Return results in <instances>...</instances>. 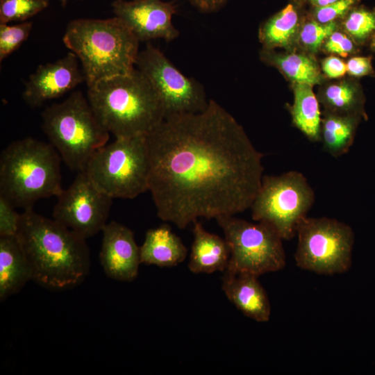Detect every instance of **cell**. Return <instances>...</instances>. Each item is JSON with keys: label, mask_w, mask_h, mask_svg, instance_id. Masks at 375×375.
Listing matches in <instances>:
<instances>
[{"label": "cell", "mask_w": 375, "mask_h": 375, "mask_svg": "<svg viewBox=\"0 0 375 375\" xmlns=\"http://www.w3.org/2000/svg\"><path fill=\"white\" fill-rule=\"evenodd\" d=\"M149 191L158 217L183 229L199 217L250 208L263 176V154L213 99L199 112L166 117L146 135Z\"/></svg>", "instance_id": "1"}, {"label": "cell", "mask_w": 375, "mask_h": 375, "mask_svg": "<svg viewBox=\"0 0 375 375\" xmlns=\"http://www.w3.org/2000/svg\"><path fill=\"white\" fill-rule=\"evenodd\" d=\"M17 237L28 260L33 279L51 290L73 288L90 272L86 240L33 208L21 214Z\"/></svg>", "instance_id": "2"}, {"label": "cell", "mask_w": 375, "mask_h": 375, "mask_svg": "<svg viewBox=\"0 0 375 375\" xmlns=\"http://www.w3.org/2000/svg\"><path fill=\"white\" fill-rule=\"evenodd\" d=\"M88 99L99 121L115 138L147 135L165 118L159 96L137 68L88 87Z\"/></svg>", "instance_id": "3"}, {"label": "cell", "mask_w": 375, "mask_h": 375, "mask_svg": "<svg viewBox=\"0 0 375 375\" xmlns=\"http://www.w3.org/2000/svg\"><path fill=\"white\" fill-rule=\"evenodd\" d=\"M62 40L81 61L88 88L135 68L140 41L117 17L74 19Z\"/></svg>", "instance_id": "4"}, {"label": "cell", "mask_w": 375, "mask_h": 375, "mask_svg": "<svg viewBox=\"0 0 375 375\" xmlns=\"http://www.w3.org/2000/svg\"><path fill=\"white\" fill-rule=\"evenodd\" d=\"M61 160L50 143L31 137L11 142L0 156V196L24 209L57 197L63 189Z\"/></svg>", "instance_id": "5"}, {"label": "cell", "mask_w": 375, "mask_h": 375, "mask_svg": "<svg viewBox=\"0 0 375 375\" xmlns=\"http://www.w3.org/2000/svg\"><path fill=\"white\" fill-rule=\"evenodd\" d=\"M42 128L49 143L72 170L84 172L90 158L107 144L110 133L95 115L80 91L42 112Z\"/></svg>", "instance_id": "6"}, {"label": "cell", "mask_w": 375, "mask_h": 375, "mask_svg": "<svg viewBox=\"0 0 375 375\" xmlns=\"http://www.w3.org/2000/svg\"><path fill=\"white\" fill-rule=\"evenodd\" d=\"M150 163L146 135L117 138L97 150L84 172L112 199H134L149 191Z\"/></svg>", "instance_id": "7"}, {"label": "cell", "mask_w": 375, "mask_h": 375, "mask_svg": "<svg viewBox=\"0 0 375 375\" xmlns=\"http://www.w3.org/2000/svg\"><path fill=\"white\" fill-rule=\"evenodd\" d=\"M230 249V259L224 272L260 276L283 269L286 256L283 238L265 222H249L233 216L216 219Z\"/></svg>", "instance_id": "8"}, {"label": "cell", "mask_w": 375, "mask_h": 375, "mask_svg": "<svg viewBox=\"0 0 375 375\" xmlns=\"http://www.w3.org/2000/svg\"><path fill=\"white\" fill-rule=\"evenodd\" d=\"M296 235L298 267L321 275L342 274L350 269L354 233L348 224L333 218L305 217Z\"/></svg>", "instance_id": "9"}, {"label": "cell", "mask_w": 375, "mask_h": 375, "mask_svg": "<svg viewBox=\"0 0 375 375\" xmlns=\"http://www.w3.org/2000/svg\"><path fill=\"white\" fill-rule=\"evenodd\" d=\"M315 198L313 189L299 172L265 175L250 208L251 217L255 222L271 224L283 240H290Z\"/></svg>", "instance_id": "10"}, {"label": "cell", "mask_w": 375, "mask_h": 375, "mask_svg": "<svg viewBox=\"0 0 375 375\" xmlns=\"http://www.w3.org/2000/svg\"><path fill=\"white\" fill-rule=\"evenodd\" d=\"M136 68L150 82L159 96L165 117L204 110L209 103L203 86L181 73L157 48L151 44L139 51Z\"/></svg>", "instance_id": "11"}, {"label": "cell", "mask_w": 375, "mask_h": 375, "mask_svg": "<svg viewBox=\"0 0 375 375\" xmlns=\"http://www.w3.org/2000/svg\"><path fill=\"white\" fill-rule=\"evenodd\" d=\"M53 219L84 239L108 223L112 198L101 191L83 172L56 197Z\"/></svg>", "instance_id": "12"}, {"label": "cell", "mask_w": 375, "mask_h": 375, "mask_svg": "<svg viewBox=\"0 0 375 375\" xmlns=\"http://www.w3.org/2000/svg\"><path fill=\"white\" fill-rule=\"evenodd\" d=\"M112 6L140 42L163 39L167 42L179 34L172 23L176 6L162 0H115Z\"/></svg>", "instance_id": "13"}, {"label": "cell", "mask_w": 375, "mask_h": 375, "mask_svg": "<svg viewBox=\"0 0 375 375\" xmlns=\"http://www.w3.org/2000/svg\"><path fill=\"white\" fill-rule=\"evenodd\" d=\"M84 81L78 58L70 51L55 62L39 65L26 82L22 97L30 106L40 107L45 101L74 90Z\"/></svg>", "instance_id": "14"}, {"label": "cell", "mask_w": 375, "mask_h": 375, "mask_svg": "<svg viewBox=\"0 0 375 375\" xmlns=\"http://www.w3.org/2000/svg\"><path fill=\"white\" fill-rule=\"evenodd\" d=\"M101 232L99 259L105 273L117 281H133L141 264L140 247L135 240L133 232L115 221L107 223Z\"/></svg>", "instance_id": "15"}, {"label": "cell", "mask_w": 375, "mask_h": 375, "mask_svg": "<svg viewBox=\"0 0 375 375\" xmlns=\"http://www.w3.org/2000/svg\"><path fill=\"white\" fill-rule=\"evenodd\" d=\"M222 289L227 299L247 317L258 322L269 320L270 302L258 276L224 272Z\"/></svg>", "instance_id": "16"}, {"label": "cell", "mask_w": 375, "mask_h": 375, "mask_svg": "<svg viewBox=\"0 0 375 375\" xmlns=\"http://www.w3.org/2000/svg\"><path fill=\"white\" fill-rule=\"evenodd\" d=\"M192 232L189 270L194 274L224 272L231 255L226 240L207 231L197 220L193 222Z\"/></svg>", "instance_id": "17"}, {"label": "cell", "mask_w": 375, "mask_h": 375, "mask_svg": "<svg viewBox=\"0 0 375 375\" xmlns=\"http://www.w3.org/2000/svg\"><path fill=\"white\" fill-rule=\"evenodd\" d=\"M33 279L28 260L17 235L0 236V300L17 293Z\"/></svg>", "instance_id": "18"}, {"label": "cell", "mask_w": 375, "mask_h": 375, "mask_svg": "<svg viewBox=\"0 0 375 375\" xmlns=\"http://www.w3.org/2000/svg\"><path fill=\"white\" fill-rule=\"evenodd\" d=\"M188 249L167 224L149 229L140 247L141 263L172 267L183 262Z\"/></svg>", "instance_id": "19"}, {"label": "cell", "mask_w": 375, "mask_h": 375, "mask_svg": "<svg viewBox=\"0 0 375 375\" xmlns=\"http://www.w3.org/2000/svg\"><path fill=\"white\" fill-rule=\"evenodd\" d=\"M360 117L327 112L321 122L322 149L334 157L347 153L352 145Z\"/></svg>", "instance_id": "20"}, {"label": "cell", "mask_w": 375, "mask_h": 375, "mask_svg": "<svg viewBox=\"0 0 375 375\" xmlns=\"http://www.w3.org/2000/svg\"><path fill=\"white\" fill-rule=\"evenodd\" d=\"M292 122L310 140L320 141L321 112L312 86L295 83L290 107Z\"/></svg>", "instance_id": "21"}, {"label": "cell", "mask_w": 375, "mask_h": 375, "mask_svg": "<svg viewBox=\"0 0 375 375\" xmlns=\"http://www.w3.org/2000/svg\"><path fill=\"white\" fill-rule=\"evenodd\" d=\"M300 14L294 3H290L267 19L260 31V38L267 49L287 46L298 29Z\"/></svg>", "instance_id": "22"}, {"label": "cell", "mask_w": 375, "mask_h": 375, "mask_svg": "<svg viewBox=\"0 0 375 375\" xmlns=\"http://www.w3.org/2000/svg\"><path fill=\"white\" fill-rule=\"evenodd\" d=\"M262 58L278 67L294 83L312 86L321 81L318 65L310 57L297 53L277 55L265 51Z\"/></svg>", "instance_id": "23"}, {"label": "cell", "mask_w": 375, "mask_h": 375, "mask_svg": "<svg viewBox=\"0 0 375 375\" xmlns=\"http://www.w3.org/2000/svg\"><path fill=\"white\" fill-rule=\"evenodd\" d=\"M322 103L327 112L342 115L361 116L362 101L356 88L347 83L333 84L325 89Z\"/></svg>", "instance_id": "24"}, {"label": "cell", "mask_w": 375, "mask_h": 375, "mask_svg": "<svg viewBox=\"0 0 375 375\" xmlns=\"http://www.w3.org/2000/svg\"><path fill=\"white\" fill-rule=\"evenodd\" d=\"M47 6V0H0V22L24 21Z\"/></svg>", "instance_id": "25"}, {"label": "cell", "mask_w": 375, "mask_h": 375, "mask_svg": "<svg viewBox=\"0 0 375 375\" xmlns=\"http://www.w3.org/2000/svg\"><path fill=\"white\" fill-rule=\"evenodd\" d=\"M344 28L355 39L366 40L375 32V12L354 7L344 21Z\"/></svg>", "instance_id": "26"}, {"label": "cell", "mask_w": 375, "mask_h": 375, "mask_svg": "<svg viewBox=\"0 0 375 375\" xmlns=\"http://www.w3.org/2000/svg\"><path fill=\"white\" fill-rule=\"evenodd\" d=\"M32 23L26 22L15 25L0 24V60L18 49L28 38Z\"/></svg>", "instance_id": "27"}, {"label": "cell", "mask_w": 375, "mask_h": 375, "mask_svg": "<svg viewBox=\"0 0 375 375\" xmlns=\"http://www.w3.org/2000/svg\"><path fill=\"white\" fill-rule=\"evenodd\" d=\"M336 29L335 22L322 24L315 20L306 22L300 32V40L308 49L315 51Z\"/></svg>", "instance_id": "28"}, {"label": "cell", "mask_w": 375, "mask_h": 375, "mask_svg": "<svg viewBox=\"0 0 375 375\" xmlns=\"http://www.w3.org/2000/svg\"><path fill=\"white\" fill-rule=\"evenodd\" d=\"M359 0H339L331 4L315 7L313 17L315 21L326 24L348 14L358 3Z\"/></svg>", "instance_id": "29"}, {"label": "cell", "mask_w": 375, "mask_h": 375, "mask_svg": "<svg viewBox=\"0 0 375 375\" xmlns=\"http://www.w3.org/2000/svg\"><path fill=\"white\" fill-rule=\"evenodd\" d=\"M8 200L0 196V236L17 235L21 214Z\"/></svg>", "instance_id": "30"}, {"label": "cell", "mask_w": 375, "mask_h": 375, "mask_svg": "<svg viewBox=\"0 0 375 375\" xmlns=\"http://www.w3.org/2000/svg\"><path fill=\"white\" fill-rule=\"evenodd\" d=\"M328 52L347 56L353 50L351 40L344 34L334 31L327 39L324 46Z\"/></svg>", "instance_id": "31"}, {"label": "cell", "mask_w": 375, "mask_h": 375, "mask_svg": "<svg viewBox=\"0 0 375 375\" xmlns=\"http://www.w3.org/2000/svg\"><path fill=\"white\" fill-rule=\"evenodd\" d=\"M347 72L353 76H363L372 72L369 57L356 56L349 59L346 64Z\"/></svg>", "instance_id": "32"}, {"label": "cell", "mask_w": 375, "mask_h": 375, "mask_svg": "<svg viewBox=\"0 0 375 375\" xmlns=\"http://www.w3.org/2000/svg\"><path fill=\"white\" fill-rule=\"evenodd\" d=\"M322 69L328 77L338 78L347 72V66L341 59L331 56L323 61Z\"/></svg>", "instance_id": "33"}, {"label": "cell", "mask_w": 375, "mask_h": 375, "mask_svg": "<svg viewBox=\"0 0 375 375\" xmlns=\"http://www.w3.org/2000/svg\"><path fill=\"white\" fill-rule=\"evenodd\" d=\"M203 12H213L226 5L228 0H185Z\"/></svg>", "instance_id": "34"}, {"label": "cell", "mask_w": 375, "mask_h": 375, "mask_svg": "<svg viewBox=\"0 0 375 375\" xmlns=\"http://www.w3.org/2000/svg\"><path fill=\"white\" fill-rule=\"evenodd\" d=\"M308 1L314 7H322V6H325L331 4L333 3H335L339 0H308Z\"/></svg>", "instance_id": "35"}, {"label": "cell", "mask_w": 375, "mask_h": 375, "mask_svg": "<svg viewBox=\"0 0 375 375\" xmlns=\"http://www.w3.org/2000/svg\"><path fill=\"white\" fill-rule=\"evenodd\" d=\"M60 2L62 3V5H65V3L69 1V0H60Z\"/></svg>", "instance_id": "36"}, {"label": "cell", "mask_w": 375, "mask_h": 375, "mask_svg": "<svg viewBox=\"0 0 375 375\" xmlns=\"http://www.w3.org/2000/svg\"><path fill=\"white\" fill-rule=\"evenodd\" d=\"M372 46L373 49L375 50V38H374V40H373V42H372Z\"/></svg>", "instance_id": "37"}]
</instances>
